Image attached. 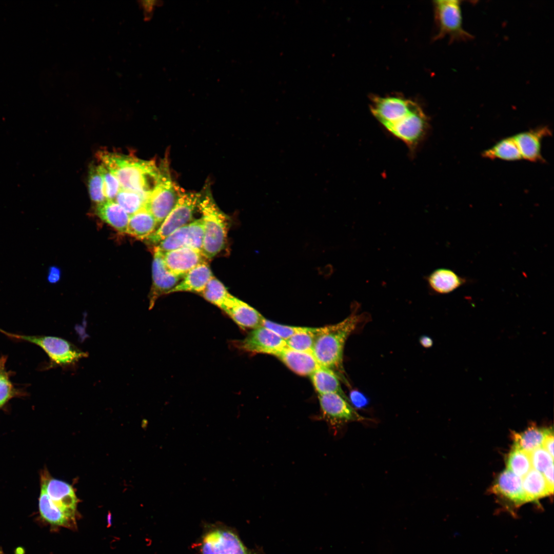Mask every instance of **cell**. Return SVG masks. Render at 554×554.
<instances>
[{
    "instance_id": "11",
    "label": "cell",
    "mask_w": 554,
    "mask_h": 554,
    "mask_svg": "<svg viewBox=\"0 0 554 554\" xmlns=\"http://www.w3.org/2000/svg\"><path fill=\"white\" fill-rule=\"evenodd\" d=\"M41 478V489L53 504L74 522L78 499L73 487L66 482L51 478L46 471L42 473Z\"/></svg>"
},
{
    "instance_id": "26",
    "label": "cell",
    "mask_w": 554,
    "mask_h": 554,
    "mask_svg": "<svg viewBox=\"0 0 554 554\" xmlns=\"http://www.w3.org/2000/svg\"><path fill=\"white\" fill-rule=\"evenodd\" d=\"M552 432L549 428L532 426L513 434V445L527 453L542 446L546 437Z\"/></svg>"
},
{
    "instance_id": "13",
    "label": "cell",
    "mask_w": 554,
    "mask_h": 554,
    "mask_svg": "<svg viewBox=\"0 0 554 554\" xmlns=\"http://www.w3.org/2000/svg\"><path fill=\"white\" fill-rule=\"evenodd\" d=\"M235 345L247 352L273 355L287 347L285 340L263 326L253 329Z\"/></svg>"
},
{
    "instance_id": "35",
    "label": "cell",
    "mask_w": 554,
    "mask_h": 554,
    "mask_svg": "<svg viewBox=\"0 0 554 554\" xmlns=\"http://www.w3.org/2000/svg\"><path fill=\"white\" fill-rule=\"evenodd\" d=\"M88 189L91 200L97 204L105 201L102 177L97 166H92L90 169L88 179Z\"/></svg>"
},
{
    "instance_id": "2",
    "label": "cell",
    "mask_w": 554,
    "mask_h": 554,
    "mask_svg": "<svg viewBox=\"0 0 554 554\" xmlns=\"http://www.w3.org/2000/svg\"><path fill=\"white\" fill-rule=\"evenodd\" d=\"M363 316L353 311L342 321L320 327L312 353L318 363L337 373L342 372L343 351L347 338L362 322Z\"/></svg>"
},
{
    "instance_id": "36",
    "label": "cell",
    "mask_w": 554,
    "mask_h": 554,
    "mask_svg": "<svg viewBox=\"0 0 554 554\" xmlns=\"http://www.w3.org/2000/svg\"><path fill=\"white\" fill-rule=\"evenodd\" d=\"M103 183V190L106 200H114L121 189L117 178L103 164L97 166Z\"/></svg>"
},
{
    "instance_id": "27",
    "label": "cell",
    "mask_w": 554,
    "mask_h": 554,
    "mask_svg": "<svg viewBox=\"0 0 554 554\" xmlns=\"http://www.w3.org/2000/svg\"><path fill=\"white\" fill-rule=\"evenodd\" d=\"M522 486L527 502L552 493L542 473L532 468L523 477Z\"/></svg>"
},
{
    "instance_id": "20",
    "label": "cell",
    "mask_w": 554,
    "mask_h": 554,
    "mask_svg": "<svg viewBox=\"0 0 554 554\" xmlns=\"http://www.w3.org/2000/svg\"><path fill=\"white\" fill-rule=\"evenodd\" d=\"M274 356L289 368L301 375H310L321 365L312 352L295 350L287 346Z\"/></svg>"
},
{
    "instance_id": "30",
    "label": "cell",
    "mask_w": 554,
    "mask_h": 554,
    "mask_svg": "<svg viewBox=\"0 0 554 554\" xmlns=\"http://www.w3.org/2000/svg\"><path fill=\"white\" fill-rule=\"evenodd\" d=\"M319 329L320 328L305 327L303 330L285 340L287 346L298 351L312 352Z\"/></svg>"
},
{
    "instance_id": "31",
    "label": "cell",
    "mask_w": 554,
    "mask_h": 554,
    "mask_svg": "<svg viewBox=\"0 0 554 554\" xmlns=\"http://www.w3.org/2000/svg\"><path fill=\"white\" fill-rule=\"evenodd\" d=\"M507 469L523 478L532 469L529 453L513 446L506 461Z\"/></svg>"
},
{
    "instance_id": "8",
    "label": "cell",
    "mask_w": 554,
    "mask_h": 554,
    "mask_svg": "<svg viewBox=\"0 0 554 554\" xmlns=\"http://www.w3.org/2000/svg\"><path fill=\"white\" fill-rule=\"evenodd\" d=\"M159 169L157 182L144 205L153 215L158 224L164 220L174 206L180 188L171 180L167 160L162 161Z\"/></svg>"
},
{
    "instance_id": "28",
    "label": "cell",
    "mask_w": 554,
    "mask_h": 554,
    "mask_svg": "<svg viewBox=\"0 0 554 554\" xmlns=\"http://www.w3.org/2000/svg\"><path fill=\"white\" fill-rule=\"evenodd\" d=\"M482 156L488 159H498L506 161L522 160L513 136L500 140L491 147L483 152Z\"/></svg>"
},
{
    "instance_id": "6",
    "label": "cell",
    "mask_w": 554,
    "mask_h": 554,
    "mask_svg": "<svg viewBox=\"0 0 554 554\" xmlns=\"http://www.w3.org/2000/svg\"><path fill=\"white\" fill-rule=\"evenodd\" d=\"M10 337L23 340L41 347L48 355L52 366L69 367L88 353L71 342L61 338L45 335H27L10 334Z\"/></svg>"
},
{
    "instance_id": "14",
    "label": "cell",
    "mask_w": 554,
    "mask_h": 554,
    "mask_svg": "<svg viewBox=\"0 0 554 554\" xmlns=\"http://www.w3.org/2000/svg\"><path fill=\"white\" fill-rule=\"evenodd\" d=\"M204 231V222L200 218L176 229L156 247L163 252L180 248H192L201 251Z\"/></svg>"
},
{
    "instance_id": "40",
    "label": "cell",
    "mask_w": 554,
    "mask_h": 554,
    "mask_svg": "<svg viewBox=\"0 0 554 554\" xmlns=\"http://www.w3.org/2000/svg\"><path fill=\"white\" fill-rule=\"evenodd\" d=\"M349 400L354 406L359 408L364 406L367 403L365 397L357 391H352L350 393Z\"/></svg>"
},
{
    "instance_id": "1",
    "label": "cell",
    "mask_w": 554,
    "mask_h": 554,
    "mask_svg": "<svg viewBox=\"0 0 554 554\" xmlns=\"http://www.w3.org/2000/svg\"><path fill=\"white\" fill-rule=\"evenodd\" d=\"M97 157L117 178L121 189L137 192L148 199L160 175L159 167L153 161L108 151H99Z\"/></svg>"
},
{
    "instance_id": "15",
    "label": "cell",
    "mask_w": 554,
    "mask_h": 554,
    "mask_svg": "<svg viewBox=\"0 0 554 554\" xmlns=\"http://www.w3.org/2000/svg\"><path fill=\"white\" fill-rule=\"evenodd\" d=\"M201 250L192 248H180L164 252L163 260L172 274L183 278L190 270L205 262Z\"/></svg>"
},
{
    "instance_id": "37",
    "label": "cell",
    "mask_w": 554,
    "mask_h": 554,
    "mask_svg": "<svg viewBox=\"0 0 554 554\" xmlns=\"http://www.w3.org/2000/svg\"><path fill=\"white\" fill-rule=\"evenodd\" d=\"M529 456L532 468L541 473L553 464V457L542 446L529 453Z\"/></svg>"
},
{
    "instance_id": "42",
    "label": "cell",
    "mask_w": 554,
    "mask_h": 554,
    "mask_svg": "<svg viewBox=\"0 0 554 554\" xmlns=\"http://www.w3.org/2000/svg\"><path fill=\"white\" fill-rule=\"evenodd\" d=\"M553 432L549 434L545 439L542 447L553 457Z\"/></svg>"
},
{
    "instance_id": "25",
    "label": "cell",
    "mask_w": 554,
    "mask_h": 554,
    "mask_svg": "<svg viewBox=\"0 0 554 554\" xmlns=\"http://www.w3.org/2000/svg\"><path fill=\"white\" fill-rule=\"evenodd\" d=\"M158 223L145 207L129 216L127 233L138 239H146L155 231Z\"/></svg>"
},
{
    "instance_id": "22",
    "label": "cell",
    "mask_w": 554,
    "mask_h": 554,
    "mask_svg": "<svg viewBox=\"0 0 554 554\" xmlns=\"http://www.w3.org/2000/svg\"><path fill=\"white\" fill-rule=\"evenodd\" d=\"M213 276L209 266L203 263L190 270L169 292H195L202 293Z\"/></svg>"
},
{
    "instance_id": "45",
    "label": "cell",
    "mask_w": 554,
    "mask_h": 554,
    "mask_svg": "<svg viewBox=\"0 0 554 554\" xmlns=\"http://www.w3.org/2000/svg\"><path fill=\"white\" fill-rule=\"evenodd\" d=\"M0 332H2V333H4V334H6V335H8V336H9V334H10V333H9V332H6V331H4V330H2V329H1V328H0Z\"/></svg>"
},
{
    "instance_id": "5",
    "label": "cell",
    "mask_w": 554,
    "mask_h": 554,
    "mask_svg": "<svg viewBox=\"0 0 554 554\" xmlns=\"http://www.w3.org/2000/svg\"><path fill=\"white\" fill-rule=\"evenodd\" d=\"M201 554H266L262 547L250 549L238 533L224 525H213L205 531L200 544Z\"/></svg>"
},
{
    "instance_id": "7",
    "label": "cell",
    "mask_w": 554,
    "mask_h": 554,
    "mask_svg": "<svg viewBox=\"0 0 554 554\" xmlns=\"http://www.w3.org/2000/svg\"><path fill=\"white\" fill-rule=\"evenodd\" d=\"M461 1L438 0L433 2L435 21L438 32L434 37L439 39L448 36L451 42L466 41L472 35L463 25Z\"/></svg>"
},
{
    "instance_id": "39",
    "label": "cell",
    "mask_w": 554,
    "mask_h": 554,
    "mask_svg": "<svg viewBox=\"0 0 554 554\" xmlns=\"http://www.w3.org/2000/svg\"><path fill=\"white\" fill-rule=\"evenodd\" d=\"M138 2L140 7L143 9L145 20L150 19L155 7L163 4V2L161 1L144 0Z\"/></svg>"
},
{
    "instance_id": "16",
    "label": "cell",
    "mask_w": 554,
    "mask_h": 554,
    "mask_svg": "<svg viewBox=\"0 0 554 554\" xmlns=\"http://www.w3.org/2000/svg\"><path fill=\"white\" fill-rule=\"evenodd\" d=\"M152 262V285L150 294V308L160 295L168 294L182 279L171 273L163 260L164 252L157 247L154 250Z\"/></svg>"
},
{
    "instance_id": "18",
    "label": "cell",
    "mask_w": 554,
    "mask_h": 554,
    "mask_svg": "<svg viewBox=\"0 0 554 554\" xmlns=\"http://www.w3.org/2000/svg\"><path fill=\"white\" fill-rule=\"evenodd\" d=\"M492 490L516 507L527 502L523 488L522 479L508 469L498 476Z\"/></svg>"
},
{
    "instance_id": "44",
    "label": "cell",
    "mask_w": 554,
    "mask_h": 554,
    "mask_svg": "<svg viewBox=\"0 0 554 554\" xmlns=\"http://www.w3.org/2000/svg\"><path fill=\"white\" fill-rule=\"evenodd\" d=\"M420 341L421 345L426 348L431 347L433 343L431 339L426 336L421 337Z\"/></svg>"
},
{
    "instance_id": "38",
    "label": "cell",
    "mask_w": 554,
    "mask_h": 554,
    "mask_svg": "<svg viewBox=\"0 0 554 554\" xmlns=\"http://www.w3.org/2000/svg\"><path fill=\"white\" fill-rule=\"evenodd\" d=\"M262 326L272 330L285 340L303 330L305 327L282 325L269 321L265 318L263 321Z\"/></svg>"
},
{
    "instance_id": "9",
    "label": "cell",
    "mask_w": 554,
    "mask_h": 554,
    "mask_svg": "<svg viewBox=\"0 0 554 554\" xmlns=\"http://www.w3.org/2000/svg\"><path fill=\"white\" fill-rule=\"evenodd\" d=\"M428 120L417 104L407 114L386 129L414 149L423 140L428 128Z\"/></svg>"
},
{
    "instance_id": "24",
    "label": "cell",
    "mask_w": 554,
    "mask_h": 554,
    "mask_svg": "<svg viewBox=\"0 0 554 554\" xmlns=\"http://www.w3.org/2000/svg\"><path fill=\"white\" fill-rule=\"evenodd\" d=\"M309 377L318 394L335 393L349 401L341 386L339 377L333 370L320 366Z\"/></svg>"
},
{
    "instance_id": "41",
    "label": "cell",
    "mask_w": 554,
    "mask_h": 554,
    "mask_svg": "<svg viewBox=\"0 0 554 554\" xmlns=\"http://www.w3.org/2000/svg\"><path fill=\"white\" fill-rule=\"evenodd\" d=\"M61 271L60 269L56 266H51L49 268L47 274V281L51 284L57 283L60 280Z\"/></svg>"
},
{
    "instance_id": "33",
    "label": "cell",
    "mask_w": 554,
    "mask_h": 554,
    "mask_svg": "<svg viewBox=\"0 0 554 554\" xmlns=\"http://www.w3.org/2000/svg\"><path fill=\"white\" fill-rule=\"evenodd\" d=\"M114 200L130 216L144 206L147 199L137 192L121 189Z\"/></svg>"
},
{
    "instance_id": "21",
    "label": "cell",
    "mask_w": 554,
    "mask_h": 554,
    "mask_svg": "<svg viewBox=\"0 0 554 554\" xmlns=\"http://www.w3.org/2000/svg\"><path fill=\"white\" fill-rule=\"evenodd\" d=\"M430 291L438 294H446L454 291L466 284L467 279L458 275L451 269L440 268L432 271L426 277Z\"/></svg>"
},
{
    "instance_id": "3",
    "label": "cell",
    "mask_w": 554,
    "mask_h": 554,
    "mask_svg": "<svg viewBox=\"0 0 554 554\" xmlns=\"http://www.w3.org/2000/svg\"><path fill=\"white\" fill-rule=\"evenodd\" d=\"M197 209L201 213L204 231L201 252L206 259L215 257L224 248L228 232L226 215L219 208L209 191L201 197Z\"/></svg>"
},
{
    "instance_id": "32",
    "label": "cell",
    "mask_w": 554,
    "mask_h": 554,
    "mask_svg": "<svg viewBox=\"0 0 554 554\" xmlns=\"http://www.w3.org/2000/svg\"><path fill=\"white\" fill-rule=\"evenodd\" d=\"M202 294L206 300L221 309L232 296L224 285L214 276L210 280Z\"/></svg>"
},
{
    "instance_id": "4",
    "label": "cell",
    "mask_w": 554,
    "mask_h": 554,
    "mask_svg": "<svg viewBox=\"0 0 554 554\" xmlns=\"http://www.w3.org/2000/svg\"><path fill=\"white\" fill-rule=\"evenodd\" d=\"M201 197L200 193L183 192L179 188L174 206L159 228L146 240L150 244H158L173 231L191 222Z\"/></svg>"
},
{
    "instance_id": "17",
    "label": "cell",
    "mask_w": 554,
    "mask_h": 554,
    "mask_svg": "<svg viewBox=\"0 0 554 554\" xmlns=\"http://www.w3.org/2000/svg\"><path fill=\"white\" fill-rule=\"evenodd\" d=\"M551 135L550 129L542 126L513 136L522 159L531 162L544 161L541 153L542 140Z\"/></svg>"
},
{
    "instance_id": "10",
    "label": "cell",
    "mask_w": 554,
    "mask_h": 554,
    "mask_svg": "<svg viewBox=\"0 0 554 554\" xmlns=\"http://www.w3.org/2000/svg\"><path fill=\"white\" fill-rule=\"evenodd\" d=\"M318 399L322 416L331 425L370 420L360 415L348 400L338 393L318 394Z\"/></svg>"
},
{
    "instance_id": "23",
    "label": "cell",
    "mask_w": 554,
    "mask_h": 554,
    "mask_svg": "<svg viewBox=\"0 0 554 554\" xmlns=\"http://www.w3.org/2000/svg\"><path fill=\"white\" fill-rule=\"evenodd\" d=\"M96 212L103 221L121 233H126L129 215L115 201L106 200L98 204Z\"/></svg>"
},
{
    "instance_id": "19",
    "label": "cell",
    "mask_w": 554,
    "mask_h": 554,
    "mask_svg": "<svg viewBox=\"0 0 554 554\" xmlns=\"http://www.w3.org/2000/svg\"><path fill=\"white\" fill-rule=\"evenodd\" d=\"M243 329L262 326L264 317L254 308L233 296L221 309Z\"/></svg>"
},
{
    "instance_id": "34",
    "label": "cell",
    "mask_w": 554,
    "mask_h": 554,
    "mask_svg": "<svg viewBox=\"0 0 554 554\" xmlns=\"http://www.w3.org/2000/svg\"><path fill=\"white\" fill-rule=\"evenodd\" d=\"M7 358H0V408L16 394L15 390L6 371Z\"/></svg>"
},
{
    "instance_id": "29",
    "label": "cell",
    "mask_w": 554,
    "mask_h": 554,
    "mask_svg": "<svg viewBox=\"0 0 554 554\" xmlns=\"http://www.w3.org/2000/svg\"><path fill=\"white\" fill-rule=\"evenodd\" d=\"M39 511L41 517L52 525L70 526L74 522L51 502L46 493L41 489L38 499Z\"/></svg>"
},
{
    "instance_id": "46",
    "label": "cell",
    "mask_w": 554,
    "mask_h": 554,
    "mask_svg": "<svg viewBox=\"0 0 554 554\" xmlns=\"http://www.w3.org/2000/svg\"><path fill=\"white\" fill-rule=\"evenodd\" d=\"M0 554H2V553H0Z\"/></svg>"
},
{
    "instance_id": "12",
    "label": "cell",
    "mask_w": 554,
    "mask_h": 554,
    "mask_svg": "<svg viewBox=\"0 0 554 554\" xmlns=\"http://www.w3.org/2000/svg\"><path fill=\"white\" fill-rule=\"evenodd\" d=\"M417 104L399 96H374L370 108L374 117L386 129L407 114Z\"/></svg>"
},
{
    "instance_id": "43",
    "label": "cell",
    "mask_w": 554,
    "mask_h": 554,
    "mask_svg": "<svg viewBox=\"0 0 554 554\" xmlns=\"http://www.w3.org/2000/svg\"><path fill=\"white\" fill-rule=\"evenodd\" d=\"M543 474L549 487L553 491V464L547 468Z\"/></svg>"
}]
</instances>
